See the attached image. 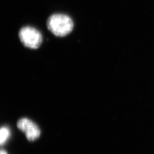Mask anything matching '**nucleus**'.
Wrapping results in <instances>:
<instances>
[{
  "mask_svg": "<svg viewBox=\"0 0 154 154\" xmlns=\"http://www.w3.org/2000/svg\"><path fill=\"white\" fill-rule=\"evenodd\" d=\"M50 31L58 37H64L70 33L74 27L72 18L63 14H55L50 17L47 22Z\"/></svg>",
  "mask_w": 154,
  "mask_h": 154,
  "instance_id": "obj_1",
  "label": "nucleus"
},
{
  "mask_svg": "<svg viewBox=\"0 0 154 154\" xmlns=\"http://www.w3.org/2000/svg\"><path fill=\"white\" fill-rule=\"evenodd\" d=\"M19 37L24 46L32 49L38 48L42 42V34L37 29L32 27L22 28L20 31Z\"/></svg>",
  "mask_w": 154,
  "mask_h": 154,
  "instance_id": "obj_2",
  "label": "nucleus"
},
{
  "mask_svg": "<svg viewBox=\"0 0 154 154\" xmlns=\"http://www.w3.org/2000/svg\"><path fill=\"white\" fill-rule=\"evenodd\" d=\"M18 128L24 132L30 141H34L39 138L41 131L38 126L28 118H22L17 123Z\"/></svg>",
  "mask_w": 154,
  "mask_h": 154,
  "instance_id": "obj_3",
  "label": "nucleus"
},
{
  "mask_svg": "<svg viewBox=\"0 0 154 154\" xmlns=\"http://www.w3.org/2000/svg\"><path fill=\"white\" fill-rule=\"evenodd\" d=\"M11 137L10 129L7 127L0 128V146L5 144Z\"/></svg>",
  "mask_w": 154,
  "mask_h": 154,
  "instance_id": "obj_4",
  "label": "nucleus"
},
{
  "mask_svg": "<svg viewBox=\"0 0 154 154\" xmlns=\"http://www.w3.org/2000/svg\"><path fill=\"white\" fill-rule=\"evenodd\" d=\"M0 154H7V152H6L5 151H4V150H2V149H1V150H0Z\"/></svg>",
  "mask_w": 154,
  "mask_h": 154,
  "instance_id": "obj_5",
  "label": "nucleus"
}]
</instances>
